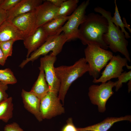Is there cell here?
Masks as SVG:
<instances>
[{
  "mask_svg": "<svg viewBox=\"0 0 131 131\" xmlns=\"http://www.w3.org/2000/svg\"><path fill=\"white\" fill-rule=\"evenodd\" d=\"M78 39L84 45L94 43L101 48L107 50L108 46L105 42L103 35L108 29L107 19L102 15L91 13L87 16L85 21L80 25Z\"/></svg>",
  "mask_w": 131,
  "mask_h": 131,
  "instance_id": "obj_1",
  "label": "cell"
},
{
  "mask_svg": "<svg viewBox=\"0 0 131 131\" xmlns=\"http://www.w3.org/2000/svg\"><path fill=\"white\" fill-rule=\"evenodd\" d=\"M89 67L85 58L83 57L71 66H61L55 67L56 76L60 86L58 97L64 104L67 91L72 84L89 71Z\"/></svg>",
  "mask_w": 131,
  "mask_h": 131,
  "instance_id": "obj_2",
  "label": "cell"
},
{
  "mask_svg": "<svg viewBox=\"0 0 131 131\" xmlns=\"http://www.w3.org/2000/svg\"><path fill=\"white\" fill-rule=\"evenodd\" d=\"M94 10L95 12L101 14L107 20L108 30L103 36V39L106 44L113 52H120L128 61L130 62V54L127 49L128 42L120 27L115 26L111 22V13L100 7H96Z\"/></svg>",
  "mask_w": 131,
  "mask_h": 131,
  "instance_id": "obj_3",
  "label": "cell"
},
{
  "mask_svg": "<svg viewBox=\"0 0 131 131\" xmlns=\"http://www.w3.org/2000/svg\"><path fill=\"white\" fill-rule=\"evenodd\" d=\"M87 45L84 49V58L89 66L88 72L94 79H97L101 70L112 58L113 53L95 43H89Z\"/></svg>",
  "mask_w": 131,
  "mask_h": 131,
  "instance_id": "obj_4",
  "label": "cell"
},
{
  "mask_svg": "<svg viewBox=\"0 0 131 131\" xmlns=\"http://www.w3.org/2000/svg\"><path fill=\"white\" fill-rule=\"evenodd\" d=\"M67 41L63 33L59 34L49 36L45 42L32 53L28 57L24 60L19 66L22 68L29 62H33L40 56L47 55L50 51L57 56L61 52L64 45Z\"/></svg>",
  "mask_w": 131,
  "mask_h": 131,
  "instance_id": "obj_5",
  "label": "cell"
},
{
  "mask_svg": "<svg viewBox=\"0 0 131 131\" xmlns=\"http://www.w3.org/2000/svg\"><path fill=\"white\" fill-rule=\"evenodd\" d=\"M89 3L90 0H87L78 6L59 30L58 34L63 32L67 41L78 39L79 27L86 18V10Z\"/></svg>",
  "mask_w": 131,
  "mask_h": 131,
  "instance_id": "obj_6",
  "label": "cell"
},
{
  "mask_svg": "<svg viewBox=\"0 0 131 131\" xmlns=\"http://www.w3.org/2000/svg\"><path fill=\"white\" fill-rule=\"evenodd\" d=\"M116 83L109 81L100 85H93L89 87L88 96L91 102L98 106L99 111L103 112L106 110V103L114 93L112 88Z\"/></svg>",
  "mask_w": 131,
  "mask_h": 131,
  "instance_id": "obj_7",
  "label": "cell"
},
{
  "mask_svg": "<svg viewBox=\"0 0 131 131\" xmlns=\"http://www.w3.org/2000/svg\"><path fill=\"white\" fill-rule=\"evenodd\" d=\"M57 94L49 91L41 99L40 111L43 119H50L65 112Z\"/></svg>",
  "mask_w": 131,
  "mask_h": 131,
  "instance_id": "obj_8",
  "label": "cell"
},
{
  "mask_svg": "<svg viewBox=\"0 0 131 131\" xmlns=\"http://www.w3.org/2000/svg\"><path fill=\"white\" fill-rule=\"evenodd\" d=\"M56 59V56L51 52L49 54L45 55L40 58V66L44 70L49 91L58 94L60 83L56 75L54 66Z\"/></svg>",
  "mask_w": 131,
  "mask_h": 131,
  "instance_id": "obj_9",
  "label": "cell"
},
{
  "mask_svg": "<svg viewBox=\"0 0 131 131\" xmlns=\"http://www.w3.org/2000/svg\"><path fill=\"white\" fill-rule=\"evenodd\" d=\"M127 59L119 55H113L98 79H94L93 82L97 83L106 82L113 78H118L123 71V67L127 64Z\"/></svg>",
  "mask_w": 131,
  "mask_h": 131,
  "instance_id": "obj_10",
  "label": "cell"
},
{
  "mask_svg": "<svg viewBox=\"0 0 131 131\" xmlns=\"http://www.w3.org/2000/svg\"><path fill=\"white\" fill-rule=\"evenodd\" d=\"M59 8L48 0H45L38 6L35 10V30L56 18Z\"/></svg>",
  "mask_w": 131,
  "mask_h": 131,
  "instance_id": "obj_11",
  "label": "cell"
},
{
  "mask_svg": "<svg viewBox=\"0 0 131 131\" xmlns=\"http://www.w3.org/2000/svg\"><path fill=\"white\" fill-rule=\"evenodd\" d=\"M36 21L35 10L18 15L13 18L11 22L24 34L25 38L35 30Z\"/></svg>",
  "mask_w": 131,
  "mask_h": 131,
  "instance_id": "obj_12",
  "label": "cell"
},
{
  "mask_svg": "<svg viewBox=\"0 0 131 131\" xmlns=\"http://www.w3.org/2000/svg\"><path fill=\"white\" fill-rule=\"evenodd\" d=\"M49 36L42 26L37 28L32 34L25 37L23 41L24 45L27 49L26 58L41 46Z\"/></svg>",
  "mask_w": 131,
  "mask_h": 131,
  "instance_id": "obj_13",
  "label": "cell"
},
{
  "mask_svg": "<svg viewBox=\"0 0 131 131\" xmlns=\"http://www.w3.org/2000/svg\"><path fill=\"white\" fill-rule=\"evenodd\" d=\"M43 2L42 0H21L13 8L7 11L6 20L11 22L13 18L18 15L34 11Z\"/></svg>",
  "mask_w": 131,
  "mask_h": 131,
  "instance_id": "obj_14",
  "label": "cell"
},
{
  "mask_svg": "<svg viewBox=\"0 0 131 131\" xmlns=\"http://www.w3.org/2000/svg\"><path fill=\"white\" fill-rule=\"evenodd\" d=\"M21 96L24 106L39 122L42 121L40 111V99L30 91L22 90Z\"/></svg>",
  "mask_w": 131,
  "mask_h": 131,
  "instance_id": "obj_15",
  "label": "cell"
},
{
  "mask_svg": "<svg viewBox=\"0 0 131 131\" xmlns=\"http://www.w3.org/2000/svg\"><path fill=\"white\" fill-rule=\"evenodd\" d=\"M25 38L24 34L11 22L6 20L0 26V41L23 40Z\"/></svg>",
  "mask_w": 131,
  "mask_h": 131,
  "instance_id": "obj_16",
  "label": "cell"
},
{
  "mask_svg": "<svg viewBox=\"0 0 131 131\" xmlns=\"http://www.w3.org/2000/svg\"><path fill=\"white\" fill-rule=\"evenodd\" d=\"M131 121V116L127 115L120 117H108L98 123L84 128H77L78 131H107L115 123L122 121Z\"/></svg>",
  "mask_w": 131,
  "mask_h": 131,
  "instance_id": "obj_17",
  "label": "cell"
},
{
  "mask_svg": "<svg viewBox=\"0 0 131 131\" xmlns=\"http://www.w3.org/2000/svg\"><path fill=\"white\" fill-rule=\"evenodd\" d=\"M39 69L38 76L30 91L41 100L49 91V89L43 68L40 66Z\"/></svg>",
  "mask_w": 131,
  "mask_h": 131,
  "instance_id": "obj_18",
  "label": "cell"
},
{
  "mask_svg": "<svg viewBox=\"0 0 131 131\" xmlns=\"http://www.w3.org/2000/svg\"><path fill=\"white\" fill-rule=\"evenodd\" d=\"M71 16V15L67 16L57 17L42 26L49 36L58 34L59 30L66 22L70 18Z\"/></svg>",
  "mask_w": 131,
  "mask_h": 131,
  "instance_id": "obj_19",
  "label": "cell"
},
{
  "mask_svg": "<svg viewBox=\"0 0 131 131\" xmlns=\"http://www.w3.org/2000/svg\"><path fill=\"white\" fill-rule=\"evenodd\" d=\"M13 98L9 97L0 102V120L6 123L13 117Z\"/></svg>",
  "mask_w": 131,
  "mask_h": 131,
  "instance_id": "obj_20",
  "label": "cell"
},
{
  "mask_svg": "<svg viewBox=\"0 0 131 131\" xmlns=\"http://www.w3.org/2000/svg\"><path fill=\"white\" fill-rule=\"evenodd\" d=\"M79 1L78 0H65L59 7L56 17L71 15L77 7Z\"/></svg>",
  "mask_w": 131,
  "mask_h": 131,
  "instance_id": "obj_21",
  "label": "cell"
},
{
  "mask_svg": "<svg viewBox=\"0 0 131 131\" xmlns=\"http://www.w3.org/2000/svg\"><path fill=\"white\" fill-rule=\"evenodd\" d=\"M0 81L8 85L14 84L17 81L11 69L6 68L0 69Z\"/></svg>",
  "mask_w": 131,
  "mask_h": 131,
  "instance_id": "obj_22",
  "label": "cell"
},
{
  "mask_svg": "<svg viewBox=\"0 0 131 131\" xmlns=\"http://www.w3.org/2000/svg\"><path fill=\"white\" fill-rule=\"evenodd\" d=\"M114 3L115 5V12L114 16L113 17H112L111 18V21L115 26H119L120 28L121 31L124 33L126 38H129L131 37V36L124 28L125 26L119 13L116 0L114 1Z\"/></svg>",
  "mask_w": 131,
  "mask_h": 131,
  "instance_id": "obj_23",
  "label": "cell"
},
{
  "mask_svg": "<svg viewBox=\"0 0 131 131\" xmlns=\"http://www.w3.org/2000/svg\"><path fill=\"white\" fill-rule=\"evenodd\" d=\"M15 41H16L14 40H10L5 41H0V47L6 60L8 57L12 56L13 45Z\"/></svg>",
  "mask_w": 131,
  "mask_h": 131,
  "instance_id": "obj_24",
  "label": "cell"
},
{
  "mask_svg": "<svg viewBox=\"0 0 131 131\" xmlns=\"http://www.w3.org/2000/svg\"><path fill=\"white\" fill-rule=\"evenodd\" d=\"M118 80L115 82V91H117L122 86L123 83H126L131 80V71L128 72L126 71L122 73L118 78Z\"/></svg>",
  "mask_w": 131,
  "mask_h": 131,
  "instance_id": "obj_25",
  "label": "cell"
},
{
  "mask_svg": "<svg viewBox=\"0 0 131 131\" xmlns=\"http://www.w3.org/2000/svg\"><path fill=\"white\" fill-rule=\"evenodd\" d=\"M21 0H3L0 7L4 10L8 11L15 7Z\"/></svg>",
  "mask_w": 131,
  "mask_h": 131,
  "instance_id": "obj_26",
  "label": "cell"
},
{
  "mask_svg": "<svg viewBox=\"0 0 131 131\" xmlns=\"http://www.w3.org/2000/svg\"><path fill=\"white\" fill-rule=\"evenodd\" d=\"M8 85L0 81V102L8 97L6 92L8 88Z\"/></svg>",
  "mask_w": 131,
  "mask_h": 131,
  "instance_id": "obj_27",
  "label": "cell"
},
{
  "mask_svg": "<svg viewBox=\"0 0 131 131\" xmlns=\"http://www.w3.org/2000/svg\"><path fill=\"white\" fill-rule=\"evenodd\" d=\"M4 131H24L19 125L15 122L8 124L4 127Z\"/></svg>",
  "mask_w": 131,
  "mask_h": 131,
  "instance_id": "obj_28",
  "label": "cell"
},
{
  "mask_svg": "<svg viewBox=\"0 0 131 131\" xmlns=\"http://www.w3.org/2000/svg\"><path fill=\"white\" fill-rule=\"evenodd\" d=\"M61 131H78L77 128L73 124L72 118L68 119L66 124L63 128Z\"/></svg>",
  "mask_w": 131,
  "mask_h": 131,
  "instance_id": "obj_29",
  "label": "cell"
},
{
  "mask_svg": "<svg viewBox=\"0 0 131 131\" xmlns=\"http://www.w3.org/2000/svg\"><path fill=\"white\" fill-rule=\"evenodd\" d=\"M7 16V11L0 7V26L6 20Z\"/></svg>",
  "mask_w": 131,
  "mask_h": 131,
  "instance_id": "obj_30",
  "label": "cell"
},
{
  "mask_svg": "<svg viewBox=\"0 0 131 131\" xmlns=\"http://www.w3.org/2000/svg\"><path fill=\"white\" fill-rule=\"evenodd\" d=\"M55 6L60 7L65 0H48Z\"/></svg>",
  "mask_w": 131,
  "mask_h": 131,
  "instance_id": "obj_31",
  "label": "cell"
},
{
  "mask_svg": "<svg viewBox=\"0 0 131 131\" xmlns=\"http://www.w3.org/2000/svg\"><path fill=\"white\" fill-rule=\"evenodd\" d=\"M6 61L0 47V65L4 66L5 64Z\"/></svg>",
  "mask_w": 131,
  "mask_h": 131,
  "instance_id": "obj_32",
  "label": "cell"
},
{
  "mask_svg": "<svg viewBox=\"0 0 131 131\" xmlns=\"http://www.w3.org/2000/svg\"><path fill=\"white\" fill-rule=\"evenodd\" d=\"M123 23L124 24L125 27L126 28L130 33L131 32V30L130 27V25L127 23L125 18L123 17Z\"/></svg>",
  "mask_w": 131,
  "mask_h": 131,
  "instance_id": "obj_33",
  "label": "cell"
},
{
  "mask_svg": "<svg viewBox=\"0 0 131 131\" xmlns=\"http://www.w3.org/2000/svg\"><path fill=\"white\" fill-rule=\"evenodd\" d=\"M131 80L129 81L128 83V91L129 92L131 90Z\"/></svg>",
  "mask_w": 131,
  "mask_h": 131,
  "instance_id": "obj_34",
  "label": "cell"
},
{
  "mask_svg": "<svg viewBox=\"0 0 131 131\" xmlns=\"http://www.w3.org/2000/svg\"><path fill=\"white\" fill-rule=\"evenodd\" d=\"M126 67L127 69L129 70H131V66H129L128 65V64H127L126 66Z\"/></svg>",
  "mask_w": 131,
  "mask_h": 131,
  "instance_id": "obj_35",
  "label": "cell"
},
{
  "mask_svg": "<svg viewBox=\"0 0 131 131\" xmlns=\"http://www.w3.org/2000/svg\"><path fill=\"white\" fill-rule=\"evenodd\" d=\"M3 0H0V5L2 3Z\"/></svg>",
  "mask_w": 131,
  "mask_h": 131,
  "instance_id": "obj_36",
  "label": "cell"
}]
</instances>
